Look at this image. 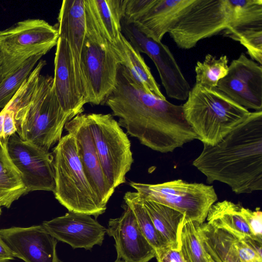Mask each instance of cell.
<instances>
[{
	"mask_svg": "<svg viewBox=\"0 0 262 262\" xmlns=\"http://www.w3.org/2000/svg\"><path fill=\"white\" fill-rule=\"evenodd\" d=\"M196 224L184 219L181 230V247L186 262H209L201 242Z\"/></svg>",
	"mask_w": 262,
	"mask_h": 262,
	"instance_id": "30",
	"label": "cell"
},
{
	"mask_svg": "<svg viewBox=\"0 0 262 262\" xmlns=\"http://www.w3.org/2000/svg\"><path fill=\"white\" fill-rule=\"evenodd\" d=\"M7 139H0V207L9 208L26 194V188L21 173L9 155Z\"/></svg>",
	"mask_w": 262,
	"mask_h": 262,
	"instance_id": "26",
	"label": "cell"
},
{
	"mask_svg": "<svg viewBox=\"0 0 262 262\" xmlns=\"http://www.w3.org/2000/svg\"><path fill=\"white\" fill-rule=\"evenodd\" d=\"M0 236L14 257L25 262H62L57 255V239L42 225L1 229Z\"/></svg>",
	"mask_w": 262,
	"mask_h": 262,
	"instance_id": "16",
	"label": "cell"
},
{
	"mask_svg": "<svg viewBox=\"0 0 262 262\" xmlns=\"http://www.w3.org/2000/svg\"><path fill=\"white\" fill-rule=\"evenodd\" d=\"M197 229L204 249L215 262H241L233 245L235 236L207 222Z\"/></svg>",
	"mask_w": 262,
	"mask_h": 262,
	"instance_id": "25",
	"label": "cell"
},
{
	"mask_svg": "<svg viewBox=\"0 0 262 262\" xmlns=\"http://www.w3.org/2000/svg\"><path fill=\"white\" fill-rule=\"evenodd\" d=\"M117 218L110 219L106 233L115 241L117 259L125 262H148L156 257L154 248L141 231L128 206Z\"/></svg>",
	"mask_w": 262,
	"mask_h": 262,
	"instance_id": "18",
	"label": "cell"
},
{
	"mask_svg": "<svg viewBox=\"0 0 262 262\" xmlns=\"http://www.w3.org/2000/svg\"><path fill=\"white\" fill-rule=\"evenodd\" d=\"M242 205L224 200L214 203L209 209L206 220L214 227L225 230L238 239H254L259 242L251 233L241 212Z\"/></svg>",
	"mask_w": 262,
	"mask_h": 262,
	"instance_id": "24",
	"label": "cell"
},
{
	"mask_svg": "<svg viewBox=\"0 0 262 262\" xmlns=\"http://www.w3.org/2000/svg\"><path fill=\"white\" fill-rule=\"evenodd\" d=\"M241 212L252 234L262 242V212L260 208L252 210L242 205Z\"/></svg>",
	"mask_w": 262,
	"mask_h": 262,
	"instance_id": "32",
	"label": "cell"
},
{
	"mask_svg": "<svg viewBox=\"0 0 262 262\" xmlns=\"http://www.w3.org/2000/svg\"><path fill=\"white\" fill-rule=\"evenodd\" d=\"M142 201L155 227L168 248L180 250L181 230L185 215L167 206L143 199Z\"/></svg>",
	"mask_w": 262,
	"mask_h": 262,
	"instance_id": "23",
	"label": "cell"
},
{
	"mask_svg": "<svg viewBox=\"0 0 262 262\" xmlns=\"http://www.w3.org/2000/svg\"><path fill=\"white\" fill-rule=\"evenodd\" d=\"M115 262H125L121 259H117Z\"/></svg>",
	"mask_w": 262,
	"mask_h": 262,
	"instance_id": "39",
	"label": "cell"
},
{
	"mask_svg": "<svg viewBox=\"0 0 262 262\" xmlns=\"http://www.w3.org/2000/svg\"><path fill=\"white\" fill-rule=\"evenodd\" d=\"M159 262H186L180 250L168 248Z\"/></svg>",
	"mask_w": 262,
	"mask_h": 262,
	"instance_id": "35",
	"label": "cell"
},
{
	"mask_svg": "<svg viewBox=\"0 0 262 262\" xmlns=\"http://www.w3.org/2000/svg\"><path fill=\"white\" fill-rule=\"evenodd\" d=\"M1 213H2V210H1V207H0V216H1Z\"/></svg>",
	"mask_w": 262,
	"mask_h": 262,
	"instance_id": "40",
	"label": "cell"
},
{
	"mask_svg": "<svg viewBox=\"0 0 262 262\" xmlns=\"http://www.w3.org/2000/svg\"><path fill=\"white\" fill-rule=\"evenodd\" d=\"M57 20L59 37L65 39L70 47L79 91L85 102L86 90L80 69V56L86 31L84 0L63 1Z\"/></svg>",
	"mask_w": 262,
	"mask_h": 262,
	"instance_id": "20",
	"label": "cell"
},
{
	"mask_svg": "<svg viewBox=\"0 0 262 262\" xmlns=\"http://www.w3.org/2000/svg\"><path fill=\"white\" fill-rule=\"evenodd\" d=\"M233 245L241 262H262V256L258 254L244 239L235 237Z\"/></svg>",
	"mask_w": 262,
	"mask_h": 262,
	"instance_id": "33",
	"label": "cell"
},
{
	"mask_svg": "<svg viewBox=\"0 0 262 262\" xmlns=\"http://www.w3.org/2000/svg\"><path fill=\"white\" fill-rule=\"evenodd\" d=\"M105 104L120 126L148 148L172 152L198 137L186 120L182 105L173 104L145 91L119 65L115 86Z\"/></svg>",
	"mask_w": 262,
	"mask_h": 262,
	"instance_id": "1",
	"label": "cell"
},
{
	"mask_svg": "<svg viewBox=\"0 0 262 262\" xmlns=\"http://www.w3.org/2000/svg\"><path fill=\"white\" fill-rule=\"evenodd\" d=\"M42 226L57 240L73 249L91 250L95 245L101 246L106 233V228L91 215L72 212L45 221Z\"/></svg>",
	"mask_w": 262,
	"mask_h": 262,
	"instance_id": "17",
	"label": "cell"
},
{
	"mask_svg": "<svg viewBox=\"0 0 262 262\" xmlns=\"http://www.w3.org/2000/svg\"><path fill=\"white\" fill-rule=\"evenodd\" d=\"M85 14L86 31L80 56L85 102L103 105L115 86L121 59L115 45L103 36L86 8Z\"/></svg>",
	"mask_w": 262,
	"mask_h": 262,
	"instance_id": "7",
	"label": "cell"
},
{
	"mask_svg": "<svg viewBox=\"0 0 262 262\" xmlns=\"http://www.w3.org/2000/svg\"><path fill=\"white\" fill-rule=\"evenodd\" d=\"M56 200L69 212L97 217L106 208L100 204L91 187L78 157L74 137L67 134L57 143L52 152Z\"/></svg>",
	"mask_w": 262,
	"mask_h": 262,
	"instance_id": "6",
	"label": "cell"
},
{
	"mask_svg": "<svg viewBox=\"0 0 262 262\" xmlns=\"http://www.w3.org/2000/svg\"><path fill=\"white\" fill-rule=\"evenodd\" d=\"M42 56L31 57L3 79L0 83V108H4L9 103Z\"/></svg>",
	"mask_w": 262,
	"mask_h": 262,
	"instance_id": "29",
	"label": "cell"
},
{
	"mask_svg": "<svg viewBox=\"0 0 262 262\" xmlns=\"http://www.w3.org/2000/svg\"><path fill=\"white\" fill-rule=\"evenodd\" d=\"M121 25L122 31L133 46L140 53L146 54L154 63L167 95L178 100H186L191 88L169 48L147 37L123 19Z\"/></svg>",
	"mask_w": 262,
	"mask_h": 262,
	"instance_id": "12",
	"label": "cell"
},
{
	"mask_svg": "<svg viewBox=\"0 0 262 262\" xmlns=\"http://www.w3.org/2000/svg\"><path fill=\"white\" fill-rule=\"evenodd\" d=\"M14 256L0 236V262H7L14 259Z\"/></svg>",
	"mask_w": 262,
	"mask_h": 262,
	"instance_id": "36",
	"label": "cell"
},
{
	"mask_svg": "<svg viewBox=\"0 0 262 262\" xmlns=\"http://www.w3.org/2000/svg\"><path fill=\"white\" fill-rule=\"evenodd\" d=\"M192 165L208 183L226 184L236 194L262 190V111L246 118L216 144L204 145Z\"/></svg>",
	"mask_w": 262,
	"mask_h": 262,
	"instance_id": "2",
	"label": "cell"
},
{
	"mask_svg": "<svg viewBox=\"0 0 262 262\" xmlns=\"http://www.w3.org/2000/svg\"><path fill=\"white\" fill-rule=\"evenodd\" d=\"M224 36L238 41L247 50L251 59L262 65V29L223 32Z\"/></svg>",
	"mask_w": 262,
	"mask_h": 262,
	"instance_id": "31",
	"label": "cell"
},
{
	"mask_svg": "<svg viewBox=\"0 0 262 262\" xmlns=\"http://www.w3.org/2000/svg\"><path fill=\"white\" fill-rule=\"evenodd\" d=\"M5 116L3 125V138L7 139L16 133L14 111L8 104L5 107Z\"/></svg>",
	"mask_w": 262,
	"mask_h": 262,
	"instance_id": "34",
	"label": "cell"
},
{
	"mask_svg": "<svg viewBox=\"0 0 262 262\" xmlns=\"http://www.w3.org/2000/svg\"><path fill=\"white\" fill-rule=\"evenodd\" d=\"M41 60L8 104L14 111L16 134L24 141L47 151L61 138L64 125L73 117L61 107L53 89V77L40 72Z\"/></svg>",
	"mask_w": 262,
	"mask_h": 262,
	"instance_id": "3",
	"label": "cell"
},
{
	"mask_svg": "<svg viewBox=\"0 0 262 262\" xmlns=\"http://www.w3.org/2000/svg\"><path fill=\"white\" fill-rule=\"evenodd\" d=\"M127 0H84L99 29L111 43H115L122 33V20Z\"/></svg>",
	"mask_w": 262,
	"mask_h": 262,
	"instance_id": "22",
	"label": "cell"
},
{
	"mask_svg": "<svg viewBox=\"0 0 262 262\" xmlns=\"http://www.w3.org/2000/svg\"><path fill=\"white\" fill-rule=\"evenodd\" d=\"M113 44L120 55L121 65L126 69L135 82L147 93L161 99H166L140 52L122 33Z\"/></svg>",
	"mask_w": 262,
	"mask_h": 262,
	"instance_id": "21",
	"label": "cell"
},
{
	"mask_svg": "<svg viewBox=\"0 0 262 262\" xmlns=\"http://www.w3.org/2000/svg\"><path fill=\"white\" fill-rule=\"evenodd\" d=\"M216 88L247 110L262 111V67L243 53L231 62Z\"/></svg>",
	"mask_w": 262,
	"mask_h": 262,
	"instance_id": "14",
	"label": "cell"
},
{
	"mask_svg": "<svg viewBox=\"0 0 262 262\" xmlns=\"http://www.w3.org/2000/svg\"><path fill=\"white\" fill-rule=\"evenodd\" d=\"M184 115L203 145H214L249 113L216 88L194 84L182 105Z\"/></svg>",
	"mask_w": 262,
	"mask_h": 262,
	"instance_id": "5",
	"label": "cell"
},
{
	"mask_svg": "<svg viewBox=\"0 0 262 262\" xmlns=\"http://www.w3.org/2000/svg\"><path fill=\"white\" fill-rule=\"evenodd\" d=\"M54 58L53 89L62 108L73 118L85 104L77 83L73 56L67 40L58 37Z\"/></svg>",
	"mask_w": 262,
	"mask_h": 262,
	"instance_id": "19",
	"label": "cell"
},
{
	"mask_svg": "<svg viewBox=\"0 0 262 262\" xmlns=\"http://www.w3.org/2000/svg\"><path fill=\"white\" fill-rule=\"evenodd\" d=\"M124 200L132 210L144 237L155 250V257L159 262L163 253L169 248L155 227L140 195L137 192L127 191L124 195Z\"/></svg>",
	"mask_w": 262,
	"mask_h": 262,
	"instance_id": "27",
	"label": "cell"
},
{
	"mask_svg": "<svg viewBox=\"0 0 262 262\" xmlns=\"http://www.w3.org/2000/svg\"><path fill=\"white\" fill-rule=\"evenodd\" d=\"M206 254L209 262H215L207 253Z\"/></svg>",
	"mask_w": 262,
	"mask_h": 262,
	"instance_id": "37",
	"label": "cell"
},
{
	"mask_svg": "<svg viewBox=\"0 0 262 262\" xmlns=\"http://www.w3.org/2000/svg\"><path fill=\"white\" fill-rule=\"evenodd\" d=\"M64 128L75 138L77 152L88 181L100 204H106L115 188L106 177L99 160L86 114L77 115L66 123Z\"/></svg>",
	"mask_w": 262,
	"mask_h": 262,
	"instance_id": "15",
	"label": "cell"
},
{
	"mask_svg": "<svg viewBox=\"0 0 262 262\" xmlns=\"http://www.w3.org/2000/svg\"><path fill=\"white\" fill-rule=\"evenodd\" d=\"M86 114L104 173L115 189L126 182L134 161L130 141L112 114Z\"/></svg>",
	"mask_w": 262,
	"mask_h": 262,
	"instance_id": "10",
	"label": "cell"
},
{
	"mask_svg": "<svg viewBox=\"0 0 262 262\" xmlns=\"http://www.w3.org/2000/svg\"><path fill=\"white\" fill-rule=\"evenodd\" d=\"M194 0H127L123 20L161 42Z\"/></svg>",
	"mask_w": 262,
	"mask_h": 262,
	"instance_id": "11",
	"label": "cell"
},
{
	"mask_svg": "<svg viewBox=\"0 0 262 262\" xmlns=\"http://www.w3.org/2000/svg\"><path fill=\"white\" fill-rule=\"evenodd\" d=\"M7 149L11 160L21 174L26 194L36 190L53 192L55 171L52 153L23 141L16 133L8 138Z\"/></svg>",
	"mask_w": 262,
	"mask_h": 262,
	"instance_id": "13",
	"label": "cell"
},
{
	"mask_svg": "<svg viewBox=\"0 0 262 262\" xmlns=\"http://www.w3.org/2000/svg\"><path fill=\"white\" fill-rule=\"evenodd\" d=\"M142 199L172 208L197 226L203 224L211 206L217 200L213 186L181 179L156 184L131 182Z\"/></svg>",
	"mask_w": 262,
	"mask_h": 262,
	"instance_id": "9",
	"label": "cell"
},
{
	"mask_svg": "<svg viewBox=\"0 0 262 262\" xmlns=\"http://www.w3.org/2000/svg\"><path fill=\"white\" fill-rule=\"evenodd\" d=\"M228 59L226 55L219 58L208 54L202 61L195 66V84L207 88H216L219 81L228 72Z\"/></svg>",
	"mask_w": 262,
	"mask_h": 262,
	"instance_id": "28",
	"label": "cell"
},
{
	"mask_svg": "<svg viewBox=\"0 0 262 262\" xmlns=\"http://www.w3.org/2000/svg\"><path fill=\"white\" fill-rule=\"evenodd\" d=\"M59 37L56 27L41 19H27L0 31V69L3 79L31 57L47 54Z\"/></svg>",
	"mask_w": 262,
	"mask_h": 262,
	"instance_id": "8",
	"label": "cell"
},
{
	"mask_svg": "<svg viewBox=\"0 0 262 262\" xmlns=\"http://www.w3.org/2000/svg\"><path fill=\"white\" fill-rule=\"evenodd\" d=\"M262 24L259 0H194L168 33L180 49L225 31L255 28Z\"/></svg>",
	"mask_w": 262,
	"mask_h": 262,
	"instance_id": "4",
	"label": "cell"
},
{
	"mask_svg": "<svg viewBox=\"0 0 262 262\" xmlns=\"http://www.w3.org/2000/svg\"><path fill=\"white\" fill-rule=\"evenodd\" d=\"M3 80V77L2 76L1 71V69H0V83Z\"/></svg>",
	"mask_w": 262,
	"mask_h": 262,
	"instance_id": "38",
	"label": "cell"
}]
</instances>
